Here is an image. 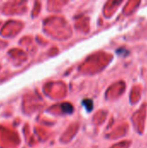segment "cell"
<instances>
[{
    "label": "cell",
    "instance_id": "obj_2",
    "mask_svg": "<svg viewBox=\"0 0 147 148\" xmlns=\"http://www.w3.org/2000/svg\"><path fill=\"white\" fill-rule=\"evenodd\" d=\"M83 105L86 107V108H87V110L88 112L91 111L92 108H93V101L91 100H85V101H83Z\"/></svg>",
    "mask_w": 147,
    "mask_h": 148
},
{
    "label": "cell",
    "instance_id": "obj_1",
    "mask_svg": "<svg viewBox=\"0 0 147 148\" xmlns=\"http://www.w3.org/2000/svg\"><path fill=\"white\" fill-rule=\"evenodd\" d=\"M62 110L65 114H71L73 112V107L69 103H62L61 105Z\"/></svg>",
    "mask_w": 147,
    "mask_h": 148
}]
</instances>
